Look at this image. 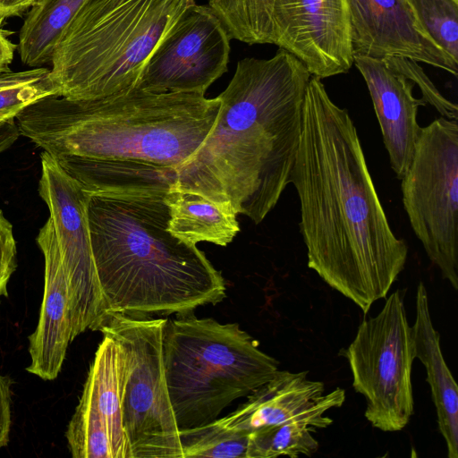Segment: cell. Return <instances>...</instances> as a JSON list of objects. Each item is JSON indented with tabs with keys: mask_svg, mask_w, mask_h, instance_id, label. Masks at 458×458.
Wrapping results in <instances>:
<instances>
[{
	"mask_svg": "<svg viewBox=\"0 0 458 458\" xmlns=\"http://www.w3.org/2000/svg\"><path fill=\"white\" fill-rule=\"evenodd\" d=\"M308 267L366 314L403 270L408 246L392 231L347 109L311 76L291 174Z\"/></svg>",
	"mask_w": 458,
	"mask_h": 458,
	"instance_id": "1",
	"label": "cell"
},
{
	"mask_svg": "<svg viewBox=\"0 0 458 458\" xmlns=\"http://www.w3.org/2000/svg\"><path fill=\"white\" fill-rule=\"evenodd\" d=\"M311 78L284 49L237 63L208 137L176 170L170 188L229 205L261 223L286 186L298 152L305 93Z\"/></svg>",
	"mask_w": 458,
	"mask_h": 458,
	"instance_id": "2",
	"label": "cell"
},
{
	"mask_svg": "<svg viewBox=\"0 0 458 458\" xmlns=\"http://www.w3.org/2000/svg\"><path fill=\"white\" fill-rule=\"evenodd\" d=\"M167 191L90 193L88 222L106 314L186 315L225 298V279L204 252L168 231Z\"/></svg>",
	"mask_w": 458,
	"mask_h": 458,
	"instance_id": "3",
	"label": "cell"
},
{
	"mask_svg": "<svg viewBox=\"0 0 458 458\" xmlns=\"http://www.w3.org/2000/svg\"><path fill=\"white\" fill-rule=\"evenodd\" d=\"M218 97L136 88L97 99L42 98L16 116L20 134L52 157L74 156L177 170L199 148Z\"/></svg>",
	"mask_w": 458,
	"mask_h": 458,
	"instance_id": "4",
	"label": "cell"
},
{
	"mask_svg": "<svg viewBox=\"0 0 458 458\" xmlns=\"http://www.w3.org/2000/svg\"><path fill=\"white\" fill-rule=\"evenodd\" d=\"M196 0H89L56 42L57 96L97 99L135 87L151 54Z\"/></svg>",
	"mask_w": 458,
	"mask_h": 458,
	"instance_id": "5",
	"label": "cell"
},
{
	"mask_svg": "<svg viewBox=\"0 0 458 458\" xmlns=\"http://www.w3.org/2000/svg\"><path fill=\"white\" fill-rule=\"evenodd\" d=\"M166 386L179 429L211 422L278 370L238 323L178 315L163 328Z\"/></svg>",
	"mask_w": 458,
	"mask_h": 458,
	"instance_id": "6",
	"label": "cell"
},
{
	"mask_svg": "<svg viewBox=\"0 0 458 458\" xmlns=\"http://www.w3.org/2000/svg\"><path fill=\"white\" fill-rule=\"evenodd\" d=\"M411 229L430 261L458 289V123L440 117L422 127L401 179Z\"/></svg>",
	"mask_w": 458,
	"mask_h": 458,
	"instance_id": "7",
	"label": "cell"
},
{
	"mask_svg": "<svg viewBox=\"0 0 458 458\" xmlns=\"http://www.w3.org/2000/svg\"><path fill=\"white\" fill-rule=\"evenodd\" d=\"M165 321L106 313L98 328L122 345L128 361L123 411L132 458H183L164 369Z\"/></svg>",
	"mask_w": 458,
	"mask_h": 458,
	"instance_id": "8",
	"label": "cell"
},
{
	"mask_svg": "<svg viewBox=\"0 0 458 458\" xmlns=\"http://www.w3.org/2000/svg\"><path fill=\"white\" fill-rule=\"evenodd\" d=\"M354 390L366 401L365 417L384 432L403 429L413 414L411 367L414 343L400 290L375 317L364 319L342 350Z\"/></svg>",
	"mask_w": 458,
	"mask_h": 458,
	"instance_id": "9",
	"label": "cell"
},
{
	"mask_svg": "<svg viewBox=\"0 0 458 458\" xmlns=\"http://www.w3.org/2000/svg\"><path fill=\"white\" fill-rule=\"evenodd\" d=\"M40 164L38 191L49 210L66 276L74 339L98 330L106 315L88 222L90 193L48 153L41 152Z\"/></svg>",
	"mask_w": 458,
	"mask_h": 458,
	"instance_id": "10",
	"label": "cell"
},
{
	"mask_svg": "<svg viewBox=\"0 0 458 458\" xmlns=\"http://www.w3.org/2000/svg\"><path fill=\"white\" fill-rule=\"evenodd\" d=\"M230 37L208 5H191L155 48L134 88L205 95L226 71Z\"/></svg>",
	"mask_w": 458,
	"mask_h": 458,
	"instance_id": "11",
	"label": "cell"
},
{
	"mask_svg": "<svg viewBox=\"0 0 458 458\" xmlns=\"http://www.w3.org/2000/svg\"><path fill=\"white\" fill-rule=\"evenodd\" d=\"M128 371L122 345L103 335L65 432L73 458H132L123 411Z\"/></svg>",
	"mask_w": 458,
	"mask_h": 458,
	"instance_id": "12",
	"label": "cell"
},
{
	"mask_svg": "<svg viewBox=\"0 0 458 458\" xmlns=\"http://www.w3.org/2000/svg\"><path fill=\"white\" fill-rule=\"evenodd\" d=\"M274 45L299 59L311 76L346 73L353 65L347 0H274Z\"/></svg>",
	"mask_w": 458,
	"mask_h": 458,
	"instance_id": "13",
	"label": "cell"
},
{
	"mask_svg": "<svg viewBox=\"0 0 458 458\" xmlns=\"http://www.w3.org/2000/svg\"><path fill=\"white\" fill-rule=\"evenodd\" d=\"M347 1L354 55L405 57L457 76V64L432 40L407 0Z\"/></svg>",
	"mask_w": 458,
	"mask_h": 458,
	"instance_id": "14",
	"label": "cell"
},
{
	"mask_svg": "<svg viewBox=\"0 0 458 458\" xmlns=\"http://www.w3.org/2000/svg\"><path fill=\"white\" fill-rule=\"evenodd\" d=\"M308 373L278 369L250 393L245 403L218 420L227 428L249 433L288 422L305 423L314 431L327 428L333 420L326 413L344 404L345 391L337 387L325 394L324 384L310 380Z\"/></svg>",
	"mask_w": 458,
	"mask_h": 458,
	"instance_id": "15",
	"label": "cell"
},
{
	"mask_svg": "<svg viewBox=\"0 0 458 458\" xmlns=\"http://www.w3.org/2000/svg\"><path fill=\"white\" fill-rule=\"evenodd\" d=\"M36 242L45 260L44 293L38 326L29 336L31 362L26 370L43 380H54L73 337L68 284L50 216Z\"/></svg>",
	"mask_w": 458,
	"mask_h": 458,
	"instance_id": "16",
	"label": "cell"
},
{
	"mask_svg": "<svg viewBox=\"0 0 458 458\" xmlns=\"http://www.w3.org/2000/svg\"><path fill=\"white\" fill-rule=\"evenodd\" d=\"M353 64L367 84L391 167L401 180L421 133L417 116L426 102L413 96L411 81L383 60L354 55Z\"/></svg>",
	"mask_w": 458,
	"mask_h": 458,
	"instance_id": "17",
	"label": "cell"
},
{
	"mask_svg": "<svg viewBox=\"0 0 458 458\" xmlns=\"http://www.w3.org/2000/svg\"><path fill=\"white\" fill-rule=\"evenodd\" d=\"M415 359L424 365L437 411L438 429L449 458H458V386L444 359L440 335L432 323L426 287L420 282L411 327Z\"/></svg>",
	"mask_w": 458,
	"mask_h": 458,
	"instance_id": "18",
	"label": "cell"
},
{
	"mask_svg": "<svg viewBox=\"0 0 458 458\" xmlns=\"http://www.w3.org/2000/svg\"><path fill=\"white\" fill-rule=\"evenodd\" d=\"M169 209L168 231L197 244H229L240 232L237 213L229 205L216 203L185 190L170 188L165 196Z\"/></svg>",
	"mask_w": 458,
	"mask_h": 458,
	"instance_id": "19",
	"label": "cell"
},
{
	"mask_svg": "<svg viewBox=\"0 0 458 458\" xmlns=\"http://www.w3.org/2000/svg\"><path fill=\"white\" fill-rule=\"evenodd\" d=\"M88 1L36 0L19 34L21 62L34 68L50 62L62 32Z\"/></svg>",
	"mask_w": 458,
	"mask_h": 458,
	"instance_id": "20",
	"label": "cell"
},
{
	"mask_svg": "<svg viewBox=\"0 0 458 458\" xmlns=\"http://www.w3.org/2000/svg\"><path fill=\"white\" fill-rule=\"evenodd\" d=\"M274 0H208L231 39L249 45L274 44Z\"/></svg>",
	"mask_w": 458,
	"mask_h": 458,
	"instance_id": "21",
	"label": "cell"
},
{
	"mask_svg": "<svg viewBox=\"0 0 458 458\" xmlns=\"http://www.w3.org/2000/svg\"><path fill=\"white\" fill-rule=\"evenodd\" d=\"M312 432L315 431L302 422H288L255 429L249 434L247 458L310 456L318 448V442Z\"/></svg>",
	"mask_w": 458,
	"mask_h": 458,
	"instance_id": "22",
	"label": "cell"
},
{
	"mask_svg": "<svg viewBox=\"0 0 458 458\" xmlns=\"http://www.w3.org/2000/svg\"><path fill=\"white\" fill-rule=\"evenodd\" d=\"M249 434L225 427L218 418L204 425L179 429L182 457L247 458Z\"/></svg>",
	"mask_w": 458,
	"mask_h": 458,
	"instance_id": "23",
	"label": "cell"
},
{
	"mask_svg": "<svg viewBox=\"0 0 458 458\" xmlns=\"http://www.w3.org/2000/svg\"><path fill=\"white\" fill-rule=\"evenodd\" d=\"M432 40L458 64V0H407Z\"/></svg>",
	"mask_w": 458,
	"mask_h": 458,
	"instance_id": "24",
	"label": "cell"
},
{
	"mask_svg": "<svg viewBox=\"0 0 458 458\" xmlns=\"http://www.w3.org/2000/svg\"><path fill=\"white\" fill-rule=\"evenodd\" d=\"M386 64L418 85L426 104L432 106L442 117L457 120V105L445 98L417 62L400 56L382 59Z\"/></svg>",
	"mask_w": 458,
	"mask_h": 458,
	"instance_id": "25",
	"label": "cell"
},
{
	"mask_svg": "<svg viewBox=\"0 0 458 458\" xmlns=\"http://www.w3.org/2000/svg\"><path fill=\"white\" fill-rule=\"evenodd\" d=\"M56 95L48 75L30 82L0 88V123L14 120L31 103Z\"/></svg>",
	"mask_w": 458,
	"mask_h": 458,
	"instance_id": "26",
	"label": "cell"
},
{
	"mask_svg": "<svg viewBox=\"0 0 458 458\" xmlns=\"http://www.w3.org/2000/svg\"><path fill=\"white\" fill-rule=\"evenodd\" d=\"M16 255L13 225L0 209V298L8 296V282L17 267Z\"/></svg>",
	"mask_w": 458,
	"mask_h": 458,
	"instance_id": "27",
	"label": "cell"
},
{
	"mask_svg": "<svg viewBox=\"0 0 458 458\" xmlns=\"http://www.w3.org/2000/svg\"><path fill=\"white\" fill-rule=\"evenodd\" d=\"M12 383L9 377L0 375V448L9 442Z\"/></svg>",
	"mask_w": 458,
	"mask_h": 458,
	"instance_id": "28",
	"label": "cell"
},
{
	"mask_svg": "<svg viewBox=\"0 0 458 458\" xmlns=\"http://www.w3.org/2000/svg\"><path fill=\"white\" fill-rule=\"evenodd\" d=\"M20 135L14 120L0 123V154L13 146Z\"/></svg>",
	"mask_w": 458,
	"mask_h": 458,
	"instance_id": "29",
	"label": "cell"
},
{
	"mask_svg": "<svg viewBox=\"0 0 458 458\" xmlns=\"http://www.w3.org/2000/svg\"><path fill=\"white\" fill-rule=\"evenodd\" d=\"M36 0H0V19L17 15L29 9Z\"/></svg>",
	"mask_w": 458,
	"mask_h": 458,
	"instance_id": "30",
	"label": "cell"
},
{
	"mask_svg": "<svg viewBox=\"0 0 458 458\" xmlns=\"http://www.w3.org/2000/svg\"><path fill=\"white\" fill-rule=\"evenodd\" d=\"M2 19H0L1 24ZM15 46L5 37L0 27V74L9 72Z\"/></svg>",
	"mask_w": 458,
	"mask_h": 458,
	"instance_id": "31",
	"label": "cell"
}]
</instances>
